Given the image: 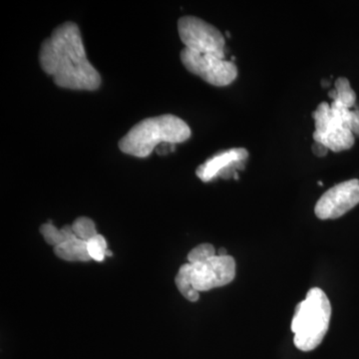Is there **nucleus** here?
Segmentation results:
<instances>
[{
    "label": "nucleus",
    "instance_id": "obj_4",
    "mask_svg": "<svg viewBox=\"0 0 359 359\" xmlns=\"http://www.w3.org/2000/svg\"><path fill=\"white\" fill-rule=\"evenodd\" d=\"M180 39L185 48L201 55L226 59V40L218 28L195 16H184L178 21Z\"/></svg>",
    "mask_w": 359,
    "mask_h": 359
},
{
    "label": "nucleus",
    "instance_id": "obj_5",
    "mask_svg": "<svg viewBox=\"0 0 359 359\" xmlns=\"http://www.w3.org/2000/svg\"><path fill=\"white\" fill-rule=\"evenodd\" d=\"M181 61L186 69L202 78L212 86H228L238 76L237 66L233 61L226 60L212 55H201L184 48L181 51Z\"/></svg>",
    "mask_w": 359,
    "mask_h": 359
},
{
    "label": "nucleus",
    "instance_id": "obj_3",
    "mask_svg": "<svg viewBox=\"0 0 359 359\" xmlns=\"http://www.w3.org/2000/svg\"><path fill=\"white\" fill-rule=\"evenodd\" d=\"M332 318V306L323 290H309L304 301L295 309L292 321L294 346L302 351L316 348L327 334Z\"/></svg>",
    "mask_w": 359,
    "mask_h": 359
},
{
    "label": "nucleus",
    "instance_id": "obj_11",
    "mask_svg": "<svg viewBox=\"0 0 359 359\" xmlns=\"http://www.w3.org/2000/svg\"><path fill=\"white\" fill-rule=\"evenodd\" d=\"M177 287L188 301L197 302L199 299V292L194 287L192 282V264H185L180 268L176 276Z\"/></svg>",
    "mask_w": 359,
    "mask_h": 359
},
{
    "label": "nucleus",
    "instance_id": "obj_1",
    "mask_svg": "<svg viewBox=\"0 0 359 359\" xmlns=\"http://www.w3.org/2000/svg\"><path fill=\"white\" fill-rule=\"evenodd\" d=\"M39 62L60 88L95 91L101 86L100 73L87 58L76 23L67 21L53 30L42 42Z\"/></svg>",
    "mask_w": 359,
    "mask_h": 359
},
{
    "label": "nucleus",
    "instance_id": "obj_14",
    "mask_svg": "<svg viewBox=\"0 0 359 359\" xmlns=\"http://www.w3.org/2000/svg\"><path fill=\"white\" fill-rule=\"evenodd\" d=\"M88 252L91 259L96 262H103L107 255V242L103 236L97 235L87 242Z\"/></svg>",
    "mask_w": 359,
    "mask_h": 359
},
{
    "label": "nucleus",
    "instance_id": "obj_9",
    "mask_svg": "<svg viewBox=\"0 0 359 359\" xmlns=\"http://www.w3.org/2000/svg\"><path fill=\"white\" fill-rule=\"evenodd\" d=\"M313 140L323 144L332 152H341L353 147L355 136L330 114L316 123Z\"/></svg>",
    "mask_w": 359,
    "mask_h": 359
},
{
    "label": "nucleus",
    "instance_id": "obj_16",
    "mask_svg": "<svg viewBox=\"0 0 359 359\" xmlns=\"http://www.w3.org/2000/svg\"><path fill=\"white\" fill-rule=\"evenodd\" d=\"M217 256L216 250L211 244H202L194 248L188 255L189 264H198Z\"/></svg>",
    "mask_w": 359,
    "mask_h": 359
},
{
    "label": "nucleus",
    "instance_id": "obj_8",
    "mask_svg": "<svg viewBox=\"0 0 359 359\" xmlns=\"http://www.w3.org/2000/svg\"><path fill=\"white\" fill-rule=\"evenodd\" d=\"M249 152L245 148H233L212 156L196 170V175L203 182H211L217 178L238 179V170L245 169V162Z\"/></svg>",
    "mask_w": 359,
    "mask_h": 359
},
{
    "label": "nucleus",
    "instance_id": "obj_7",
    "mask_svg": "<svg viewBox=\"0 0 359 359\" xmlns=\"http://www.w3.org/2000/svg\"><path fill=\"white\" fill-rule=\"evenodd\" d=\"M235 276L236 262L231 256L217 255L202 263L192 264L193 285L199 292L229 285Z\"/></svg>",
    "mask_w": 359,
    "mask_h": 359
},
{
    "label": "nucleus",
    "instance_id": "obj_19",
    "mask_svg": "<svg viewBox=\"0 0 359 359\" xmlns=\"http://www.w3.org/2000/svg\"><path fill=\"white\" fill-rule=\"evenodd\" d=\"M217 255L219 257H226L229 256L228 252H226V250L224 249H219V252H217Z\"/></svg>",
    "mask_w": 359,
    "mask_h": 359
},
{
    "label": "nucleus",
    "instance_id": "obj_2",
    "mask_svg": "<svg viewBox=\"0 0 359 359\" xmlns=\"http://www.w3.org/2000/svg\"><path fill=\"white\" fill-rule=\"evenodd\" d=\"M190 127L172 114L156 116L137 123L119 141L120 151L137 158H147L158 146L183 143L191 137Z\"/></svg>",
    "mask_w": 359,
    "mask_h": 359
},
{
    "label": "nucleus",
    "instance_id": "obj_17",
    "mask_svg": "<svg viewBox=\"0 0 359 359\" xmlns=\"http://www.w3.org/2000/svg\"><path fill=\"white\" fill-rule=\"evenodd\" d=\"M349 130L353 132L354 136H359V110H353L351 122H349Z\"/></svg>",
    "mask_w": 359,
    "mask_h": 359
},
{
    "label": "nucleus",
    "instance_id": "obj_15",
    "mask_svg": "<svg viewBox=\"0 0 359 359\" xmlns=\"http://www.w3.org/2000/svg\"><path fill=\"white\" fill-rule=\"evenodd\" d=\"M40 233L43 236L44 240L46 241L47 244L53 245L54 248L63 244V243L67 241L66 240L65 236L63 235L62 231L58 230L50 222L42 224V226H40Z\"/></svg>",
    "mask_w": 359,
    "mask_h": 359
},
{
    "label": "nucleus",
    "instance_id": "obj_12",
    "mask_svg": "<svg viewBox=\"0 0 359 359\" xmlns=\"http://www.w3.org/2000/svg\"><path fill=\"white\" fill-rule=\"evenodd\" d=\"M335 91H337V101L347 108H353L356 103V94L354 90L351 88L348 79L344 77H339L334 83Z\"/></svg>",
    "mask_w": 359,
    "mask_h": 359
},
{
    "label": "nucleus",
    "instance_id": "obj_10",
    "mask_svg": "<svg viewBox=\"0 0 359 359\" xmlns=\"http://www.w3.org/2000/svg\"><path fill=\"white\" fill-rule=\"evenodd\" d=\"M56 256L68 262H88L91 259L87 242L77 237L66 241L63 244L54 248Z\"/></svg>",
    "mask_w": 359,
    "mask_h": 359
},
{
    "label": "nucleus",
    "instance_id": "obj_18",
    "mask_svg": "<svg viewBox=\"0 0 359 359\" xmlns=\"http://www.w3.org/2000/svg\"><path fill=\"white\" fill-rule=\"evenodd\" d=\"M328 149L325 147L323 144L318 143V142H314L313 145V154L318 156V157H325L327 155Z\"/></svg>",
    "mask_w": 359,
    "mask_h": 359
},
{
    "label": "nucleus",
    "instance_id": "obj_13",
    "mask_svg": "<svg viewBox=\"0 0 359 359\" xmlns=\"http://www.w3.org/2000/svg\"><path fill=\"white\" fill-rule=\"evenodd\" d=\"M71 226H72L75 236L80 240L85 241V242H88L92 238L98 235L95 224L87 217H80V218L75 219L74 223Z\"/></svg>",
    "mask_w": 359,
    "mask_h": 359
},
{
    "label": "nucleus",
    "instance_id": "obj_6",
    "mask_svg": "<svg viewBox=\"0 0 359 359\" xmlns=\"http://www.w3.org/2000/svg\"><path fill=\"white\" fill-rule=\"evenodd\" d=\"M359 204V180L342 182L327 191L314 208L316 216L320 219H335Z\"/></svg>",
    "mask_w": 359,
    "mask_h": 359
}]
</instances>
